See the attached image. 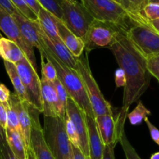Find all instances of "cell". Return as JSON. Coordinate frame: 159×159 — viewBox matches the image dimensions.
<instances>
[{"label":"cell","instance_id":"ac0fdd59","mask_svg":"<svg viewBox=\"0 0 159 159\" xmlns=\"http://www.w3.org/2000/svg\"><path fill=\"white\" fill-rule=\"evenodd\" d=\"M43 114L44 116L58 117L57 97L53 82L44 79H40Z\"/></svg>","mask_w":159,"mask_h":159},{"label":"cell","instance_id":"9c48e42d","mask_svg":"<svg viewBox=\"0 0 159 159\" xmlns=\"http://www.w3.org/2000/svg\"><path fill=\"white\" fill-rule=\"evenodd\" d=\"M15 65L26 90L28 102L42 113L43 107L41 99V85L37 71L33 68L26 57H23Z\"/></svg>","mask_w":159,"mask_h":159},{"label":"cell","instance_id":"83f0119b","mask_svg":"<svg viewBox=\"0 0 159 159\" xmlns=\"http://www.w3.org/2000/svg\"><path fill=\"white\" fill-rule=\"evenodd\" d=\"M119 143L121 144V147L124 150L126 159H141L126 136L124 129L119 135Z\"/></svg>","mask_w":159,"mask_h":159},{"label":"cell","instance_id":"30bf717a","mask_svg":"<svg viewBox=\"0 0 159 159\" xmlns=\"http://www.w3.org/2000/svg\"><path fill=\"white\" fill-rule=\"evenodd\" d=\"M127 109L122 108L117 120L113 115H102L95 118L98 130L104 145L116 144L119 142V135L124 129V124L128 114Z\"/></svg>","mask_w":159,"mask_h":159},{"label":"cell","instance_id":"c3c4849f","mask_svg":"<svg viewBox=\"0 0 159 159\" xmlns=\"http://www.w3.org/2000/svg\"><path fill=\"white\" fill-rule=\"evenodd\" d=\"M149 3H155V4H159V0H148Z\"/></svg>","mask_w":159,"mask_h":159},{"label":"cell","instance_id":"cb8c5ba5","mask_svg":"<svg viewBox=\"0 0 159 159\" xmlns=\"http://www.w3.org/2000/svg\"><path fill=\"white\" fill-rule=\"evenodd\" d=\"M4 66L6 68L8 76L9 77L11 82H12V85H13L15 93L21 100L26 101V102H28L27 95H26L24 86H23V83H22L21 79H20V75H19L18 72H17L16 65L14 64L10 63V62L4 61Z\"/></svg>","mask_w":159,"mask_h":159},{"label":"cell","instance_id":"816d5d0a","mask_svg":"<svg viewBox=\"0 0 159 159\" xmlns=\"http://www.w3.org/2000/svg\"><path fill=\"white\" fill-rule=\"evenodd\" d=\"M65 159H72V158H65Z\"/></svg>","mask_w":159,"mask_h":159},{"label":"cell","instance_id":"7c38bea8","mask_svg":"<svg viewBox=\"0 0 159 159\" xmlns=\"http://www.w3.org/2000/svg\"><path fill=\"white\" fill-rule=\"evenodd\" d=\"M9 102L16 111L22 135L24 139L26 148H29L30 144L33 113L35 108L26 101L21 100L15 93H11Z\"/></svg>","mask_w":159,"mask_h":159},{"label":"cell","instance_id":"7bdbcfd3","mask_svg":"<svg viewBox=\"0 0 159 159\" xmlns=\"http://www.w3.org/2000/svg\"><path fill=\"white\" fill-rule=\"evenodd\" d=\"M6 143L7 142H6V129H4L0 126V156H1L2 152Z\"/></svg>","mask_w":159,"mask_h":159},{"label":"cell","instance_id":"44dd1931","mask_svg":"<svg viewBox=\"0 0 159 159\" xmlns=\"http://www.w3.org/2000/svg\"><path fill=\"white\" fill-rule=\"evenodd\" d=\"M6 142L13 155L18 159H26V147L24 139L20 131L6 128Z\"/></svg>","mask_w":159,"mask_h":159},{"label":"cell","instance_id":"277c9868","mask_svg":"<svg viewBox=\"0 0 159 159\" xmlns=\"http://www.w3.org/2000/svg\"><path fill=\"white\" fill-rule=\"evenodd\" d=\"M81 2L95 20L114 23L126 30L135 23L128 12L114 0H81Z\"/></svg>","mask_w":159,"mask_h":159},{"label":"cell","instance_id":"ab89813d","mask_svg":"<svg viewBox=\"0 0 159 159\" xmlns=\"http://www.w3.org/2000/svg\"><path fill=\"white\" fill-rule=\"evenodd\" d=\"M6 121H7V115L6 110L4 104L0 102V126L4 129L6 128Z\"/></svg>","mask_w":159,"mask_h":159},{"label":"cell","instance_id":"484cf974","mask_svg":"<svg viewBox=\"0 0 159 159\" xmlns=\"http://www.w3.org/2000/svg\"><path fill=\"white\" fill-rule=\"evenodd\" d=\"M150 114V110L144 107L142 102H139L134 110L127 114V118L132 125H138L141 124L143 120H144V119Z\"/></svg>","mask_w":159,"mask_h":159},{"label":"cell","instance_id":"3957f363","mask_svg":"<svg viewBox=\"0 0 159 159\" xmlns=\"http://www.w3.org/2000/svg\"><path fill=\"white\" fill-rule=\"evenodd\" d=\"M76 59L77 64L75 70L82 78L95 117L102 115H113L111 105L104 98L99 87L98 86L97 82L92 74L87 53L76 57Z\"/></svg>","mask_w":159,"mask_h":159},{"label":"cell","instance_id":"bcb514c9","mask_svg":"<svg viewBox=\"0 0 159 159\" xmlns=\"http://www.w3.org/2000/svg\"><path fill=\"white\" fill-rule=\"evenodd\" d=\"M26 159H36L35 156H34V153H33V152H32V150H31L30 148H26Z\"/></svg>","mask_w":159,"mask_h":159},{"label":"cell","instance_id":"5bb4252c","mask_svg":"<svg viewBox=\"0 0 159 159\" xmlns=\"http://www.w3.org/2000/svg\"><path fill=\"white\" fill-rule=\"evenodd\" d=\"M66 113L75 127L80 143V150L87 158L89 159V155L88 130H87L85 114L79 108L75 102L68 97L66 104Z\"/></svg>","mask_w":159,"mask_h":159},{"label":"cell","instance_id":"f546056e","mask_svg":"<svg viewBox=\"0 0 159 159\" xmlns=\"http://www.w3.org/2000/svg\"><path fill=\"white\" fill-rule=\"evenodd\" d=\"M64 123H65V130H66L67 135H68V138L69 139L71 144L74 147L80 148L79 138V136H78L77 131H76L75 127L71 120L69 118V116L67 115V113H65V118H64Z\"/></svg>","mask_w":159,"mask_h":159},{"label":"cell","instance_id":"f35d334b","mask_svg":"<svg viewBox=\"0 0 159 159\" xmlns=\"http://www.w3.org/2000/svg\"><path fill=\"white\" fill-rule=\"evenodd\" d=\"M116 144H109L105 145L103 151V156L102 159H115L114 148Z\"/></svg>","mask_w":159,"mask_h":159},{"label":"cell","instance_id":"603a6c76","mask_svg":"<svg viewBox=\"0 0 159 159\" xmlns=\"http://www.w3.org/2000/svg\"><path fill=\"white\" fill-rule=\"evenodd\" d=\"M148 3V0H121L120 4L128 12L134 23H148L142 16L143 9Z\"/></svg>","mask_w":159,"mask_h":159},{"label":"cell","instance_id":"b9f144b4","mask_svg":"<svg viewBox=\"0 0 159 159\" xmlns=\"http://www.w3.org/2000/svg\"><path fill=\"white\" fill-rule=\"evenodd\" d=\"M25 2L29 6V7L34 11V13L37 16L38 14L39 10L41 8V6L40 5V3L37 2V0H24Z\"/></svg>","mask_w":159,"mask_h":159},{"label":"cell","instance_id":"7402d4cb","mask_svg":"<svg viewBox=\"0 0 159 159\" xmlns=\"http://www.w3.org/2000/svg\"><path fill=\"white\" fill-rule=\"evenodd\" d=\"M38 22L45 35L51 40H59L56 26V17L41 7L37 14Z\"/></svg>","mask_w":159,"mask_h":159},{"label":"cell","instance_id":"8d00e7d4","mask_svg":"<svg viewBox=\"0 0 159 159\" xmlns=\"http://www.w3.org/2000/svg\"><path fill=\"white\" fill-rule=\"evenodd\" d=\"M11 93L7 87L3 84H0V102L2 104L7 103L10 99Z\"/></svg>","mask_w":159,"mask_h":159},{"label":"cell","instance_id":"2e32d148","mask_svg":"<svg viewBox=\"0 0 159 159\" xmlns=\"http://www.w3.org/2000/svg\"><path fill=\"white\" fill-rule=\"evenodd\" d=\"M56 26L57 34L62 43L66 46L68 51L75 57H79L83 54L85 43L82 38L77 37L66 27L63 22L56 17Z\"/></svg>","mask_w":159,"mask_h":159},{"label":"cell","instance_id":"d6986e66","mask_svg":"<svg viewBox=\"0 0 159 159\" xmlns=\"http://www.w3.org/2000/svg\"><path fill=\"white\" fill-rule=\"evenodd\" d=\"M85 120L88 130L89 155V159H102L104 144L98 130L95 119L85 115Z\"/></svg>","mask_w":159,"mask_h":159},{"label":"cell","instance_id":"9a60e30c","mask_svg":"<svg viewBox=\"0 0 159 159\" xmlns=\"http://www.w3.org/2000/svg\"><path fill=\"white\" fill-rule=\"evenodd\" d=\"M40 113V112L36 109L33 113L30 148L36 159H55L43 138L42 127L39 120Z\"/></svg>","mask_w":159,"mask_h":159},{"label":"cell","instance_id":"6da1fadb","mask_svg":"<svg viewBox=\"0 0 159 159\" xmlns=\"http://www.w3.org/2000/svg\"><path fill=\"white\" fill-rule=\"evenodd\" d=\"M126 32L121 31L109 48L126 75L122 108L129 110L148 89L151 75L148 71L146 58L129 40Z\"/></svg>","mask_w":159,"mask_h":159},{"label":"cell","instance_id":"e575fe53","mask_svg":"<svg viewBox=\"0 0 159 159\" xmlns=\"http://www.w3.org/2000/svg\"><path fill=\"white\" fill-rule=\"evenodd\" d=\"M144 121H145L146 124H147L148 127L149 132H150V134L152 140H153L158 145H159V130L154 125V124H152V123H151L148 117H146L145 119H144Z\"/></svg>","mask_w":159,"mask_h":159},{"label":"cell","instance_id":"5b68a950","mask_svg":"<svg viewBox=\"0 0 159 159\" xmlns=\"http://www.w3.org/2000/svg\"><path fill=\"white\" fill-rule=\"evenodd\" d=\"M42 131L45 142L55 159L72 158L71 144L65 130L64 120L44 116Z\"/></svg>","mask_w":159,"mask_h":159},{"label":"cell","instance_id":"d590c367","mask_svg":"<svg viewBox=\"0 0 159 159\" xmlns=\"http://www.w3.org/2000/svg\"><path fill=\"white\" fill-rule=\"evenodd\" d=\"M115 83L116 87H124L126 85V75L121 68L115 71Z\"/></svg>","mask_w":159,"mask_h":159},{"label":"cell","instance_id":"7dc6e473","mask_svg":"<svg viewBox=\"0 0 159 159\" xmlns=\"http://www.w3.org/2000/svg\"><path fill=\"white\" fill-rule=\"evenodd\" d=\"M151 159H159V152L153 154L152 157H151Z\"/></svg>","mask_w":159,"mask_h":159},{"label":"cell","instance_id":"74e56055","mask_svg":"<svg viewBox=\"0 0 159 159\" xmlns=\"http://www.w3.org/2000/svg\"><path fill=\"white\" fill-rule=\"evenodd\" d=\"M0 6L6 11H7L11 15H13L16 12H19L16 9V8L14 7L13 5L12 4L10 0H0Z\"/></svg>","mask_w":159,"mask_h":159},{"label":"cell","instance_id":"8fae6325","mask_svg":"<svg viewBox=\"0 0 159 159\" xmlns=\"http://www.w3.org/2000/svg\"><path fill=\"white\" fill-rule=\"evenodd\" d=\"M0 30L5 34L8 39L15 42L20 47L33 68L37 71V61H36L34 49L30 48L24 42L20 34V29L12 16L2 9L1 6H0Z\"/></svg>","mask_w":159,"mask_h":159},{"label":"cell","instance_id":"8992f818","mask_svg":"<svg viewBox=\"0 0 159 159\" xmlns=\"http://www.w3.org/2000/svg\"><path fill=\"white\" fill-rule=\"evenodd\" d=\"M61 9L64 24L77 37L82 38L95 19L77 0H61Z\"/></svg>","mask_w":159,"mask_h":159},{"label":"cell","instance_id":"681fc988","mask_svg":"<svg viewBox=\"0 0 159 159\" xmlns=\"http://www.w3.org/2000/svg\"><path fill=\"white\" fill-rule=\"evenodd\" d=\"M114 1H115V2H116L120 3V1H121V0H114Z\"/></svg>","mask_w":159,"mask_h":159},{"label":"cell","instance_id":"e0dca14e","mask_svg":"<svg viewBox=\"0 0 159 159\" xmlns=\"http://www.w3.org/2000/svg\"><path fill=\"white\" fill-rule=\"evenodd\" d=\"M41 38L47 48L54 54V55L65 66L72 69H75L77 59L68 51L61 39L59 40H51L48 38L42 30Z\"/></svg>","mask_w":159,"mask_h":159},{"label":"cell","instance_id":"7a4b0ae2","mask_svg":"<svg viewBox=\"0 0 159 159\" xmlns=\"http://www.w3.org/2000/svg\"><path fill=\"white\" fill-rule=\"evenodd\" d=\"M38 51H40V54L44 56L53 64L57 71V79L60 81L64 88L65 89L70 99L75 102L79 108L86 116L95 119L96 117L89 100L82 79L76 70L68 68L63 65L47 48L43 41L42 47Z\"/></svg>","mask_w":159,"mask_h":159},{"label":"cell","instance_id":"836d02e7","mask_svg":"<svg viewBox=\"0 0 159 159\" xmlns=\"http://www.w3.org/2000/svg\"><path fill=\"white\" fill-rule=\"evenodd\" d=\"M146 61L149 74L154 76L159 82V55L148 57L146 59Z\"/></svg>","mask_w":159,"mask_h":159},{"label":"cell","instance_id":"4fadbf2b","mask_svg":"<svg viewBox=\"0 0 159 159\" xmlns=\"http://www.w3.org/2000/svg\"><path fill=\"white\" fill-rule=\"evenodd\" d=\"M15 20L25 43L30 48L40 49L43 44L41 38L42 29L38 20H30L22 16L20 12L12 15Z\"/></svg>","mask_w":159,"mask_h":159},{"label":"cell","instance_id":"d6a6232c","mask_svg":"<svg viewBox=\"0 0 159 159\" xmlns=\"http://www.w3.org/2000/svg\"><path fill=\"white\" fill-rule=\"evenodd\" d=\"M142 16L148 22L159 19V4L148 3L143 9Z\"/></svg>","mask_w":159,"mask_h":159},{"label":"cell","instance_id":"4dcf8cb0","mask_svg":"<svg viewBox=\"0 0 159 159\" xmlns=\"http://www.w3.org/2000/svg\"><path fill=\"white\" fill-rule=\"evenodd\" d=\"M6 110V115H7V121H6V128L16 130L21 133L20 123H19L18 116L15 109L10 105L9 102L4 104ZM22 134V133H21Z\"/></svg>","mask_w":159,"mask_h":159},{"label":"cell","instance_id":"ee69618b","mask_svg":"<svg viewBox=\"0 0 159 159\" xmlns=\"http://www.w3.org/2000/svg\"><path fill=\"white\" fill-rule=\"evenodd\" d=\"M71 155H72V159H88L81 152L80 149L74 147L73 145H71Z\"/></svg>","mask_w":159,"mask_h":159},{"label":"cell","instance_id":"ffe728a7","mask_svg":"<svg viewBox=\"0 0 159 159\" xmlns=\"http://www.w3.org/2000/svg\"><path fill=\"white\" fill-rule=\"evenodd\" d=\"M0 57L4 61L16 65L26 56L15 42L2 37L0 38Z\"/></svg>","mask_w":159,"mask_h":159},{"label":"cell","instance_id":"d4e9b609","mask_svg":"<svg viewBox=\"0 0 159 159\" xmlns=\"http://www.w3.org/2000/svg\"><path fill=\"white\" fill-rule=\"evenodd\" d=\"M57 97V114L58 117L64 120L66 113V104L68 99V95L66 90L58 79L53 82Z\"/></svg>","mask_w":159,"mask_h":159},{"label":"cell","instance_id":"4316f807","mask_svg":"<svg viewBox=\"0 0 159 159\" xmlns=\"http://www.w3.org/2000/svg\"><path fill=\"white\" fill-rule=\"evenodd\" d=\"M41 57V73L42 79L49 81L51 82H54L57 79V71L53 64L43 55L40 54Z\"/></svg>","mask_w":159,"mask_h":159},{"label":"cell","instance_id":"ba28073f","mask_svg":"<svg viewBox=\"0 0 159 159\" xmlns=\"http://www.w3.org/2000/svg\"><path fill=\"white\" fill-rule=\"evenodd\" d=\"M127 30L120 26L94 20L86 34L82 37L86 51L96 48L110 47L121 31Z\"/></svg>","mask_w":159,"mask_h":159},{"label":"cell","instance_id":"f1b7e54d","mask_svg":"<svg viewBox=\"0 0 159 159\" xmlns=\"http://www.w3.org/2000/svg\"><path fill=\"white\" fill-rule=\"evenodd\" d=\"M37 2L41 7L59 20H62L61 0H37Z\"/></svg>","mask_w":159,"mask_h":159},{"label":"cell","instance_id":"1f68e13d","mask_svg":"<svg viewBox=\"0 0 159 159\" xmlns=\"http://www.w3.org/2000/svg\"><path fill=\"white\" fill-rule=\"evenodd\" d=\"M10 2L22 16L30 20H38L37 16L25 2L24 0H10Z\"/></svg>","mask_w":159,"mask_h":159},{"label":"cell","instance_id":"f6af8a7d","mask_svg":"<svg viewBox=\"0 0 159 159\" xmlns=\"http://www.w3.org/2000/svg\"><path fill=\"white\" fill-rule=\"evenodd\" d=\"M149 24L158 34H159V19L149 22Z\"/></svg>","mask_w":159,"mask_h":159},{"label":"cell","instance_id":"60d3db41","mask_svg":"<svg viewBox=\"0 0 159 159\" xmlns=\"http://www.w3.org/2000/svg\"><path fill=\"white\" fill-rule=\"evenodd\" d=\"M0 159H18L15 155H13V153L12 152V151L9 148V145L6 143V144L5 145L4 148H3L1 156H0Z\"/></svg>","mask_w":159,"mask_h":159},{"label":"cell","instance_id":"52a82bcc","mask_svg":"<svg viewBox=\"0 0 159 159\" xmlns=\"http://www.w3.org/2000/svg\"><path fill=\"white\" fill-rule=\"evenodd\" d=\"M126 34L134 48L146 59L159 55V34L149 23H134Z\"/></svg>","mask_w":159,"mask_h":159},{"label":"cell","instance_id":"f907efd6","mask_svg":"<svg viewBox=\"0 0 159 159\" xmlns=\"http://www.w3.org/2000/svg\"><path fill=\"white\" fill-rule=\"evenodd\" d=\"M2 37V35H1V34H0V38H1Z\"/></svg>","mask_w":159,"mask_h":159}]
</instances>
